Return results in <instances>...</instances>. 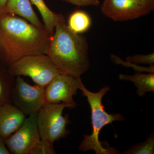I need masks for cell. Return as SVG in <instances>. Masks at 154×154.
I'll list each match as a JSON object with an SVG mask.
<instances>
[{"mask_svg":"<svg viewBox=\"0 0 154 154\" xmlns=\"http://www.w3.org/2000/svg\"><path fill=\"white\" fill-rule=\"evenodd\" d=\"M46 54L61 74L81 78L90 67L88 39L71 30L64 17L56 25Z\"/></svg>","mask_w":154,"mask_h":154,"instance_id":"cell-2","label":"cell"},{"mask_svg":"<svg viewBox=\"0 0 154 154\" xmlns=\"http://www.w3.org/2000/svg\"><path fill=\"white\" fill-rule=\"evenodd\" d=\"M91 22L89 14L82 10H77L70 15L67 25L73 32L81 34L88 30Z\"/></svg>","mask_w":154,"mask_h":154,"instance_id":"cell-15","label":"cell"},{"mask_svg":"<svg viewBox=\"0 0 154 154\" xmlns=\"http://www.w3.org/2000/svg\"><path fill=\"white\" fill-rule=\"evenodd\" d=\"M8 0H0V13H4Z\"/></svg>","mask_w":154,"mask_h":154,"instance_id":"cell-23","label":"cell"},{"mask_svg":"<svg viewBox=\"0 0 154 154\" xmlns=\"http://www.w3.org/2000/svg\"><path fill=\"white\" fill-rule=\"evenodd\" d=\"M40 140L36 115H31L16 132L5 139V143L11 153L30 154Z\"/></svg>","mask_w":154,"mask_h":154,"instance_id":"cell-8","label":"cell"},{"mask_svg":"<svg viewBox=\"0 0 154 154\" xmlns=\"http://www.w3.org/2000/svg\"><path fill=\"white\" fill-rule=\"evenodd\" d=\"M30 2L34 5L39 13L44 22L45 30L51 35L54 33L55 26L59 21L63 18V15L56 14L46 5L44 0H30Z\"/></svg>","mask_w":154,"mask_h":154,"instance_id":"cell-14","label":"cell"},{"mask_svg":"<svg viewBox=\"0 0 154 154\" xmlns=\"http://www.w3.org/2000/svg\"><path fill=\"white\" fill-rule=\"evenodd\" d=\"M8 69L14 76L30 77L35 85L45 88L61 74L46 54L25 57L12 64Z\"/></svg>","mask_w":154,"mask_h":154,"instance_id":"cell-4","label":"cell"},{"mask_svg":"<svg viewBox=\"0 0 154 154\" xmlns=\"http://www.w3.org/2000/svg\"><path fill=\"white\" fill-rule=\"evenodd\" d=\"M66 2L79 7L95 6L100 5L99 0H63Z\"/></svg>","mask_w":154,"mask_h":154,"instance_id":"cell-20","label":"cell"},{"mask_svg":"<svg viewBox=\"0 0 154 154\" xmlns=\"http://www.w3.org/2000/svg\"><path fill=\"white\" fill-rule=\"evenodd\" d=\"M69 106L63 103H45L36 115V121L41 139L54 144L66 137L70 133L66 126L70 123L69 115H63L64 109Z\"/></svg>","mask_w":154,"mask_h":154,"instance_id":"cell-5","label":"cell"},{"mask_svg":"<svg viewBox=\"0 0 154 154\" xmlns=\"http://www.w3.org/2000/svg\"><path fill=\"white\" fill-rule=\"evenodd\" d=\"M52 35L21 17L0 13V61L8 66L22 58L46 54Z\"/></svg>","mask_w":154,"mask_h":154,"instance_id":"cell-1","label":"cell"},{"mask_svg":"<svg viewBox=\"0 0 154 154\" xmlns=\"http://www.w3.org/2000/svg\"><path fill=\"white\" fill-rule=\"evenodd\" d=\"M154 153V132L149 136L143 142L138 143L123 152L124 154H153Z\"/></svg>","mask_w":154,"mask_h":154,"instance_id":"cell-16","label":"cell"},{"mask_svg":"<svg viewBox=\"0 0 154 154\" xmlns=\"http://www.w3.org/2000/svg\"><path fill=\"white\" fill-rule=\"evenodd\" d=\"M119 79L133 83L137 88V94L140 97L144 96L148 92H154V73L137 72L132 75L120 74Z\"/></svg>","mask_w":154,"mask_h":154,"instance_id":"cell-12","label":"cell"},{"mask_svg":"<svg viewBox=\"0 0 154 154\" xmlns=\"http://www.w3.org/2000/svg\"><path fill=\"white\" fill-rule=\"evenodd\" d=\"M54 144L44 140H40L30 154H55Z\"/></svg>","mask_w":154,"mask_h":154,"instance_id":"cell-19","label":"cell"},{"mask_svg":"<svg viewBox=\"0 0 154 154\" xmlns=\"http://www.w3.org/2000/svg\"><path fill=\"white\" fill-rule=\"evenodd\" d=\"M110 57L112 62L115 64L121 65L127 67L132 68L134 70L137 72H147L154 73V65L149 66L148 67L142 66L130 62L123 60L120 57L115 54H111Z\"/></svg>","mask_w":154,"mask_h":154,"instance_id":"cell-17","label":"cell"},{"mask_svg":"<svg viewBox=\"0 0 154 154\" xmlns=\"http://www.w3.org/2000/svg\"><path fill=\"white\" fill-rule=\"evenodd\" d=\"M150 9L152 11L154 10V0H138Z\"/></svg>","mask_w":154,"mask_h":154,"instance_id":"cell-22","label":"cell"},{"mask_svg":"<svg viewBox=\"0 0 154 154\" xmlns=\"http://www.w3.org/2000/svg\"><path fill=\"white\" fill-rule=\"evenodd\" d=\"M16 77L11 75L8 67L0 63V107L11 103V96Z\"/></svg>","mask_w":154,"mask_h":154,"instance_id":"cell-13","label":"cell"},{"mask_svg":"<svg viewBox=\"0 0 154 154\" xmlns=\"http://www.w3.org/2000/svg\"><path fill=\"white\" fill-rule=\"evenodd\" d=\"M26 116L12 103L0 107V136L4 139L13 134L20 127Z\"/></svg>","mask_w":154,"mask_h":154,"instance_id":"cell-10","label":"cell"},{"mask_svg":"<svg viewBox=\"0 0 154 154\" xmlns=\"http://www.w3.org/2000/svg\"><path fill=\"white\" fill-rule=\"evenodd\" d=\"M8 149L5 143V139L0 136V154H10Z\"/></svg>","mask_w":154,"mask_h":154,"instance_id":"cell-21","label":"cell"},{"mask_svg":"<svg viewBox=\"0 0 154 154\" xmlns=\"http://www.w3.org/2000/svg\"><path fill=\"white\" fill-rule=\"evenodd\" d=\"M80 90L82 96L87 98L91 110L93 131L91 135H84L79 149L85 152L94 150L96 154H118L117 149L112 147H105L99 140L100 131L105 125L112 124L113 122L125 120L123 115L119 113H108L105 111L102 103L103 96L110 91V87L105 86L98 92L94 93L87 89L82 84Z\"/></svg>","mask_w":154,"mask_h":154,"instance_id":"cell-3","label":"cell"},{"mask_svg":"<svg viewBox=\"0 0 154 154\" xmlns=\"http://www.w3.org/2000/svg\"><path fill=\"white\" fill-rule=\"evenodd\" d=\"M126 61L134 63L154 65V53L148 54H135L128 56L126 57Z\"/></svg>","mask_w":154,"mask_h":154,"instance_id":"cell-18","label":"cell"},{"mask_svg":"<svg viewBox=\"0 0 154 154\" xmlns=\"http://www.w3.org/2000/svg\"><path fill=\"white\" fill-rule=\"evenodd\" d=\"M4 13L18 16L38 28L45 29L44 24L34 12L30 0H8Z\"/></svg>","mask_w":154,"mask_h":154,"instance_id":"cell-11","label":"cell"},{"mask_svg":"<svg viewBox=\"0 0 154 154\" xmlns=\"http://www.w3.org/2000/svg\"><path fill=\"white\" fill-rule=\"evenodd\" d=\"M101 10L105 16L116 22L137 19L152 11L138 0H104Z\"/></svg>","mask_w":154,"mask_h":154,"instance_id":"cell-9","label":"cell"},{"mask_svg":"<svg viewBox=\"0 0 154 154\" xmlns=\"http://www.w3.org/2000/svg\"><path fill=\"white\" fill-rule=\"evenodd\" d=\"M83 84L81 78L60 74L45 87V103H63L68 105L69 108H75L77 104L73 97L76 95L78 90H80Z\"/></svg>","mask_w":154,"mask_h":154,"instance_id":"cell-7","label":"cell"},{"mask_svg":"<svg viewBox=\"0 0 154 154\" xmlns=\"http://www.w3.org/2000/svg\"><path fill=\"white\" fill-rule=\"evenodd\" d=\"M45 88L31 85L21 76L16 77L11 103L26 116L37 115L44 105Z\"/></svg>","mask_w":154,"mask_h":154,"instance_id":"cell-6","label":"cell"}]
</instances>
